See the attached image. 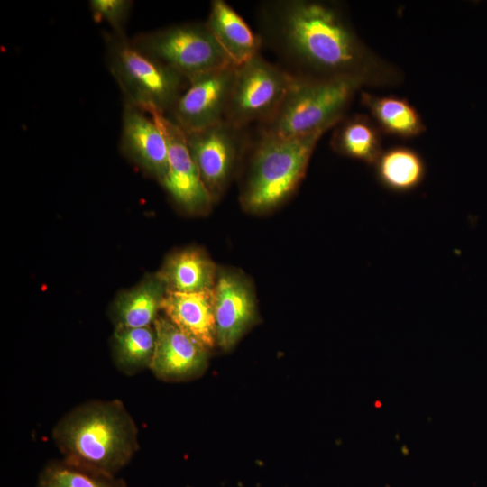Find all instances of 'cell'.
<instances>
[{"mask_svg": "<svg viewBox=\"0 0 487 487\" xmlns=\"http://www.w3.org/2000/svg\"><path fill=\"white\" fill-rule=\"evenodd\" d=\"M292 80L261 53L236 66L225 121L243 128L265 124L278 111Z\"/></svg>", "mask_w": 487, "mask_h": 487, "instance_id": "7", "label": "cell"}, {"mask_svg": "<svg viewBox=\"0 0 487 487\" xmlns=\"http://www.w3.org/2000/svg\"><path fill=\"white\" fill-rule=\"evenodd\" d=\"M331 147L343 156L374 165L382 152L381 130L366 115L343 117L335 125Z\"/></svg>", "mask_w": 487, "mask_h": 487, "instance_id": "18", "label": "cell"}, {"mask_svg": "<svg viewBox=\"0 0 487 487\" xmlns=\"http://www.w3.org/2000/svg\"><path fill=\"white\" fill-rule=\"evenodd\" d=\"M218 270L205 252L184 249L171 254L158 272L168 291L196 292L212 289Z\"/></svg>", "mask_w": 487, "mask_h": 487, "instance_id": "17", "label": "cell"}, {"mask_svg": "<svg viewBox=\"0 0 487 487\" xmlns=\"http://www.w3.org/2000/svg\"><path fill=\"white\" fill-rule=\"evenodd\" d=\"M362 103L379 129L387 134L411 138L426 129L418 112L404 98L363 92Z\"/></svg>", "mask_w": 487, "mask_h": 487, "instance_id": "20", "label": "cell"}, {"mask_svg": "<svg viewBox=\"0 0 487 487\" xmlns=\"http://www.w3.org/2000/svg\"><path fill=\"white\" fill-rule=\"evenodd\" d=\"M149 115L162 132L168 146L169 170L161 184L186 212H207L214 201L190 155L185 133L166 115L154 112Z\"/></svg>", "mask_w": 487, "mask_h": 487, "instance_id": "10", "label": "cell"}, {"mask_svg": "<svg viewBox=\"0 0 487 487\" xmlns=\"http://www.w3.org/2000/svg\"><path fill=\"white\" fill-rule=\"evenodd\" d=\"M213 293L216 344L227 351L256 322L254 291L243 274L218 270Z\"/></svg>", "mask_w": 487, "mask_h": 487, "instance_id": "11", "label": "cell"}, {"mask_svg": "<svg viewBox=\"0 0 487 487\" xmlns=\"http://www.w3.org/2000/svg\"><path fill=\"white\" fill-rule=\"evenodd\" d=\"M161 309L174 325L208 350L216 344L213 289L188 293L167 290Z\"/></svg>", "mask_w": 487, "mask_h": 487, "instance_id": "14", "label": "cell"}, {"mask_svg": "<svg viewBox=\"0 0 487 487\" xmlns=\"http://www.w3.org/2000/svg\"><path fill=\"white\" fill-rule=\"evenodd\" d=\"M133 7L130 0H90V12L96 22H106L112 32L126 36L125 25Z\"/></svg>", "mask_w": 487, "mask_h": 487, "instance_id": "23", "label": "cell"}, {"mask_svg": "<svg viewBox=\"0 0 487 487\" xmlns=\"http://www.w3.org/2000/svg\"><path fill=\"white\" fill-rule=\"evenodd\" d=\"M153 327L156 340L150 369L157 378L183 381L202 373L207 364V348L166 317L159 316Z\"/></svg>", "mask_w": 487, "mask_h": 487, "instance_id": "12", "label": "cell"}, {"mask_svg": "<svg viewBox=\"0 0 487 487\" xmlns=\"http://www.w3.org/2000/svg\"><path fill=\"white\" fill-rule=\"evenodd\" d=\"M362 86L349 79L293 78L278 111L268 122L257 126V133L298 137L326 132L344 117L346 107Z\"/></svg>", "mask_w": 487, "mask_h": 487, "instance_id": "5", "label": "cell"}, {"mask_svg": "<svg viewBox=\"0 0 487 487\" xmlns=\"http://www.w3.org/2000/svg\"><path fill=\"white\" fill-rule=\"evenodd\" d=\"M167 292L164 280L157 273L121 293L112 307L115 327H142L153 325L159 317Z\"/></svg>", "mask_w": 487, "mask_h": 487, "instance_id": "16", "label": "cell"}, {"mask_svg": "<svg viewBox=\"0 0 487 487\" xmlns=\"http://www.w3.org/2000/svg\"><path fill=\"white\" fill-rule=\"evenodd\" d=\"M131 41L188 81L200 74L234 65L206 23H184L142 32Z\"/></svg>", "mask_w": 487, "mask_h": 487, "instance_id": "6", "label": "cell"}, {"mask_svg": "<svg viewBox=\"0 0 487 487\" xmlns=\"http://www.w3.org/2000/svg\"><path fill=\"white\" fill-rule=\"evenodd\" d=\"M324 133L298 137L257 133L245 154L247 167L240 197L243 207L260 214L283 203L304 178L312 152Z\"/></svg>", "mask_w": 487, "mask_h": 487, "instance_id": "3", "label": "cell"}, {"mask_svg": "<svg viewBox=\"0 0 487 487\" xmlns=\"http://www.w3.org/2000/svg\"><path fill=\"white\" fill-rule=\"evenodd\" d=\"M231 62L239 66L260 53L262 41L225 1L214 0L205 22Z\"/></svg>", "mask_w": 487, "mask_h": 487, "instance_id": "15", "label": "cell"}, {"mask_svg": "<svg viewBox=\"0 0 487 487\" xmlns=\"http://www.w3.org/2000/svg\"><path fill=\"white\" fill-rule=\"evenodd\" d=\"M155 340V330L152 326L115 327L112 348L116 367L126 375H133L145 368H150Z\"/></svg>", "mask_w": 487, "mask_h": 487, "instance_id": "21", "label": "cell"}, {"mask_svg": "<svg viewBox=\"0 0 487 487\" xmlns=\"http://www.w3.org/2000/svg\"><path fill=\"white\" fill-rule=\"evenodd\" d=\"M235 67L230 65L191 78L166 115L184 133L203 130L225 121Z\"/></svg>", "mask_w": 487, "mask_h": 487, "instance_id": "9", "label": "cell"}, {"mask_svg": "<svg viewBox=\"0 0 487 487\" xmlns=\"http://www.w3.org/2000/svg\"><path fill=\"white\" fill-rule=\"evenodd\" d=\"M120 147L124 154L160 183L169 170L165 137L151 115L124 103Z\"/></svg>", "mask_w": 487, "mask_h": 487, "instance_id": "13", "label": "cell"}, {"mask_svg": "<svg viewBox=\"0 0 487 487\" xmlns=\"http://www.w3.org/2000/svg\"><path fill=\"white\" fill-rule=\"evenodd\" d=\"M185 135L201 179L216 201L224 194L245 157L252 139L248 128L223 121Z\"/></svg>", "mask_w": 487, "mask_h": 487, "instance_id": "8", "label": "cell"}, {"mask_svg": "<svg viewBox=\"0 0 487 487\" xmlns=\"http://www.w3.org/2000/svg\"><path fill=\"white\" fill-rule=\"evenodd\" d=\"M52 438L69 463L116 475L140 448L137 426L118 399L92 400L68 411Z\"/></svg>", "mask_w": 487, "mask_h": 487, "instance_id": "2", "label": "cell"}, {"mask_svg": "<svg viewBox=\"0 0 487 487\" xmlns=\"http://www.w3.org/2000/svg\"><path fill=\"white\" fill-rule=\"evenodd\" d=\"M35 487H127V484L116 475L89 470L61 459L45 464Z\"/></svg>", "mask_w": 487, "mask_h": 487, "instance_id": "22", "label": "cell"}, {"mask_svg": "<svg viewBox=\"0 0 487 487\" xmlns=\"http://www.w3.org/2000/svg\"><path fill=\"white\" fill-rule=\"evenodd\" d=\"M106 64L124 103L150 115H168L188 80L137 49L127 36L105 32Z\"/></svg>", "mask_w": 487, "mask_h": 487, "instance_id": "4", "label": "cell"}, {"mask_svg": "<svg viewBox=\"0 0 487 487\" xmlns=\"http://www.w3.org/2000/svg\"><path fill=\"white\" fill-rule=\"evenodd\" d=\"M380 184L395 193H407L416 189L426 177L423 158L415 150L394 146L382 151L374 163Z\"/></svg>", "mask_w": 487, "mask_h": 487, "instance_id": "19", "label": "cell"}, {"mask_svg": "<svg viewBox=\"0 0 487 487\" xmlns=\"http://www.w3.org/2000/svg\"><path fill=\"white\" fill-rule=\"evenodd\" d=\"M260 33L293 78L382 84L396 74L358 38L341 11L313 0H271L259 9Z\"/></svg>", "mask_w": 487, "mask_h": 487, "instance_id": "1", "label": "cell"}]
</instances>
